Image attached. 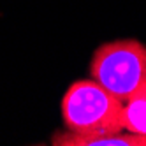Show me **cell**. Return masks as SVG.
Returning a JSON list of instances; mask_svg holds the SVG:
<instances>
[{
    "label": "cell",
    "mask_w": 146,
    "mask_h": 146,
    "mask_svg": "<svg viewBox=\"0 0 146 146\" xmlns=\"http://www.w3.org/2000/svg\"><path fill=\"white\" fill-rule=\"evenodd\" d=\"M123 130L146 135V88L123 102Z\"/></svg>",
    "instance_id": "277c9868"
},
{
    "label": "cell",
    "mask_w": 146,
    "mask_h": 146,
    "mask_svg": "<svg viewBox=\"0 0 146 146\" xmlns=\"http://www.w3.org/2000/svg\"><path fill=\"white\" fill-rule=\"evenodd\" d=\"M51 144L55 146H146V135L132 134L127 135L109 134V135H81L70 130L55 132L51 137Z\"/></svg>",
    "instance_id": "3957f363"
},
{
    "label": "cell",
    "mask_w": 146,
    "mask_h": 146,
    "mask_svg": "<svg viewBox=\"0 0 146 146\" xmlns=\"http://www.w3.org/2000/svg\"><path fill=\"white\" fill-rule=\"evenodd\" d=\"M90 76L123 104L146 88V44L135 39L100 44L92 56Z\"/></svg>",
    "instance_id": "7a4b0ae2"
},
{
    "label": "cell",
    "mask_w": 146,
    "mask_h": 146,
    "mask_svg": "<svg viewBox=\"0 0 146 146\" xmlns=\"http://www.w3.org/2000/svg\"><path fill=\"white\" fill-rule=\"evenodd\" d=\"M65 129L81 135H109L123 130V104L93 79H81L62 97Z\"/></svg>",
    "instance_id": "6da1fadb"
}]
</instances>
